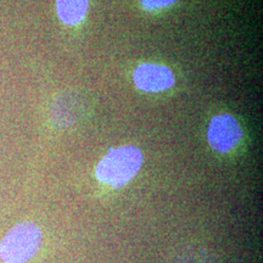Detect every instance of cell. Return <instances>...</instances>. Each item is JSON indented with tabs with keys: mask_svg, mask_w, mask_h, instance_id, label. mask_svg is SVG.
Returning <instances> with one entry per match:
<instances>
[{
	"mask_svg": "<svg viewBox=\"0 0 263 263\" xmlns=\"http://www.w3.org/2000/svg\"><path fill=\"white\" fill-rule=\"evenodd\" d=\"M143 161V154L136 146L111 149L99 162L97 177L101 183L112 188H122L139 172Z\"/></svg>",
	"mask_w": 263,
	"mask_h": 263,
	"instance_id": "cell-1",
	"label": "cell"
},
{
	"mask_svg": "<svg viewBox=\"0 0 263 263\" xmlns=\"http://www.w3.org/2000/svg\"><path fill=\"white\" fill-rule=\"evenodd\" d=\"M43 241L42 230L32 222L15 226L0 244V257L4 263H27L39 251Z\"/></svg>",
	"mask_w": 263,
	"mask_h": 263,
	"instance_id": "cell-2",
	"label": "cell"
},
{
	"mask_svg": "<svg viewBox=\"0 0 263 263\" xmlns=\"http://www.w3.org/2000/svg\"><path fill=\"white\" fill-rule=\"evenodd\" d=\"M209 143L217 153H230L242 138V130L232 115L223 114L213 117L207 132Z\"/></svg>",
	"mask_w": 263,
	"mask_h": 263,
	"instance_id": "cell-3",
	"label": "cell"
},
{
	"mask_svg": "<svg viewBox=\"0 0 263 263\" xmlns=\"http://www.w3.org/2000/svg\"><path fill=\"white\" fill-rule=\"evenodd\" d=\"M134 84L145 93H160L174 85V76L168 67L156 64H143L134 71Z\"/></svg>",
	"mask_w": 263,
	"mask_h": 263,
	"instance_id": "cell-4",
	"label": "cell"
},
{
	"mask_svg": "<svg viewBox=\"0 0 263 263\" xmlns=\"http://www.w3.org/2000/svg\"><path fill=\"white\" fill-rule=\"evenodd\" d=\"M89 0H57L59 17L65 25L77 26L87 15Z\"/></svg>",
	"mask_w": 263,
	"mask_h": 263,
	"instance_id": "cell-5",
	"label": "cell"
},
{
	"mask_svg": "<svg viewBox=\"0 0 263 263\" xmlns=\"http://www.w3.org/2000/svg\"><path fill=\"white\" fill-rule=\"evenodd\" d=\"M178 0H140V4L147 11H160L176 4Z\"/></svg>",
	"mask_w": 263,
	"mask_h": 263,
	"instance_id": "cell-6",
	"label": "cell"
}]
</instances>
